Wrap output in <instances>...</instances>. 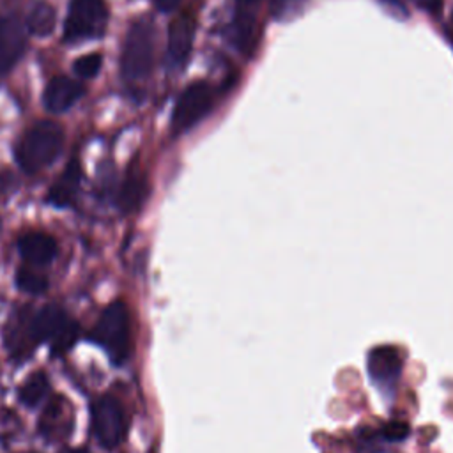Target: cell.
Here are the masks:
<instances>
[{
    "label": "cell",
    "mask_w": 453,
    "mask_h": 453,
    "mask_svg": "<svg viewBox=\"0 0 453 453\" xmlns=\"http://www.w3.org/2000/svg\"><path fill=\"white\" fill-rule=\"evenodd\" d=\"M106 18L108 11L104 0H71L64 23V39L74 42L101 35L106 27Z\"/></svg>",
    "instance_id": "5"
},
{
    "label": "cell",
    "mask_w": 453,
    "mask_h": 453,
    "mask_svg": "<svg viewBox=\"0 0 453 453\" xmlns=\"http://www.w3.org/2000/svg\"><path fill=\"white\" fill-rule=\"evenodd\" d=\"M154 62V30L147 19H136L131 23L122 53H120V73L129 83L145 80Z\"/></svg>",
    "instance_id": "3"
},
{
    "label": "cell",
    "mask_w": 453,
    "mask_h": 453,
    "mask_svg": "<svg viewBox=\"0 0 453 453\" xmlns=\"http://www.w3.org/2000/svg\"><path fill=\"white\" fill-rule=\"evenodd\" d=\"M147 179L142 172H129L120 186L117 203L122 212L129 214L140 209L147 196Z\"/></svg>",
    "instance_id": "15"
},
{
    "label": "cell",
    "mask_w": 453,
    "mask_h": 453,
    "mask_svg": "<svg viewBox=\"0 0 453 453\" xmlns=\"http://www.w3.org/2000/svg\"><path fill=\"white\" fill-rule=\"evenodd\" d=\"M255 2H258V0H239V7H250Z\"/></svg>",
    "instance_id": "25"
},
{
    "label": "cell",
    "mask_w": 453,
    "mask_h": 453,
    "mask_svg": "<svg viewBox=\"0 0 453 453\" xmlns=\"http://www.w3.org/2000/svg\"><path fill=\"white\" fill-rule=\"evenodd\" d=\"M16 285L27 294H42L48 288V278L30 267H19L16 273Z\"/></svg>",
    "instance_id": "19"
},
{
    "label": "cell",
    "mask_w": 453,
    "mask_h": 453,
    "mask_svg": "<svg viewBox=\"0 0 453 453\" xmlns=\"http://www.w3.org/2000/svg\"><path fill=\"white\" fill-rule=\"evenodd\" d=\"M67 411L69 409L65 400L62 396H55L42 411V416L39 419V432L46 439H53L62 434H67L73 428V425L65 419Z\"/></svg>",
    "instance_id": "14"
},
{
    "label": "cell",
    "mask_w": 453,
    "mask_h": 453,
    "mask_svg": "<svg viewBox=\"0 0 453 453\" xmlns=\"http://www.w3.org/2000/svg\"><path fill=\"white\" fill-rule=\"evenodd\" d=\"M412 2L428 12H439L442 7V0H412Z\"/></svg>",
    "instance_id": "22"
},
{
    "label": "cell",
    "mask_w": 453,
    "mask_h": 453,
    "mask_svg": "<svg viewBox=\"0 0 453 453\" xmlns=\"http://www.w3.org/2000/svg\"><path fill=\"white\" fill-rule=\"evenodd\" d=\"M402 359L398 350L393 347H377L370 352L368 368L370 375L377 380H389L400 372Z\"/></svg>",
    "instance_id": "16"
},
{
    "label": "cell",
    "mask_w": 453,
    "mask_h": 453,
    "mask_svg": "<svg viewBox=\"0 0 453 453\" xmlns=\"http://www.w3.org/2000/svg\"><path fill=\"white\" fill-rule=\"evenodd\" d=\"M81 180V168L78 159H71L60 177L53 182L48 191V202L55 207H67L76 198Z\"/></svg>",
    "instance_id": "13"
},
{
    "label": "cell",
    "mask_w": 453,
    "mask_h": 453,
    "mask_svg": "<svg viewBox=\"0 0 453 453\" xmlns=\"http://www.w3.org/2000/svg\"><path fill=\"white\" fill-rule=\"evenodd\" d=\"M407 434H409V426H407V423H403V421H391V423L384 428V435H386V439H389V441H400V439H403Z\"/></svg>",
    "instance_id": "21"
},
{
    "label": "cell",
    "mask_w": 453,
    "mask_h": 453,
    "mask_svg": "<svg viewBox=\"0 0 453 453\" xmlns=\"http://www.w3.org/2000/svg\"><path fill=\"white\" fill-rule=\"evenodd\" d=\"M18 250L25 262L32 265H46L57 255V241L44 232H30L19 237Z\"/></svg>",
    "instance_id": "12"
},
{
    "label": "cell",
    "mask_w": 453,
    "mask_h": 453,
    "mask_svg": "<svg viewBox=\"0 0 453 453\" xmlns=\"http://www.w3.org/2000/svg\"><path fill=\"white\" fill-rule=\"evenodd\" d=\"M83 96V87L67 76H55L44 90V104L50 111H65Z\"/></svg>",
    "instance_id": "10"
},
{
    "label": "cell",
    "mask_w": 453,
    "mask_h": 453,
    "mask_svg": "<svg viewBox=\"0 0 453 453\" xmlns=\"http://www.w3.org/2000/svg\"><path fill=\"white\" fill-rule=\"evenodd\" d=\"M55 27V11L46 2H37L27 18V28L34 35H48Z\"/></svg>",
    "instance_id": "18"
},
{
    "label": "cell",
    "mask_w": 453,
    "mask_h": 453,
    "mask_svg": "<svg viewBox=\"0 0 453 453\" xmlns=\"http://www.w3.org/2000/svg\"><path fill=\"white\" fill-rule=\"evenodd\" d=\"M4 338L12 357L30 356L32 349L37 345L32 334V317L27 311L16 313L7 324Z\"/></svg>",
    "instance_id": "9"
},
{
    "label": "cell",
    "mask_w": 453,
    "mask_h": 453,
    "mask_svg": "<svg viewBox=\"0 0 453 453\" xmlns=\"http://www.w3.org/2000/svg\"><path fill=\"white\" fill-rule=\"evenodd\" d=\"M195 25L189 16L175 18L168 27V57L173 65H182L193 46Z\"/></svg>",
    "instance_id": "11"
},
{
    "label": "cell",
    "mask_w": 453,
    "mask_h": 453,
    "mask_svg": "<svg viewBox=\"0 0 453 453\" xmlns=\"http://www.w3.org/2000/svg\"><path fill=\"white\" fill-rule=\"evenodd\" d=\"M90 340L101 345L110 356L111 363L122 365L131 352V327L129 311L122 301H115L104 308L97 319Z\"/></svg>",
    "instance_id": "2"
},
{
    "label": "cell",
    "mask_w": 453,
    "mask_h": 453,
    "mask_svg": "<svg viewBox=\"0 0 453 453\" xmlns=\"http://www.w3.org/2000/svg\"><path fill=\"white\" fill-rule=\"evenodd\" d=\"M152 2H154V5H156L159 11L168 12V11H173V9L179 5L180 0H152Z\"/></svg>",
    "instance_id": "23"
},
{
    "label": "cell",
    "mask_w": 453,
    "mask_h": 453,
    "mask_svg": "<svg viewBox=\"0 0 453 453\" xmlns=\"http://www.w3.org/2000/svg\"><path fill=\"white\" fill-rule=\"evenodd\" d=\"M27 35L14 18L0 19V73H7L23 55Z\"/></svg>",
    "instance_id": "8"
},
{
    "label": "cell",
    "mask_w": 453,
    "mask_h": 453,
    "mask_svg": "<svg viewBox=\"0 0 453 453\" xmlns=\"http://www.w3.org/2000/svg\"><path fill=\"white\" fill-rule=\"evenodd\" d=\"M101 62H103V57L99 53L81 55L80 58L74 60V73L80 78H92V76H96L99 73Z\"/></svg>",
    "instance_id": "20"
},
{
    "label": "cell",
    "mask_w": 453,
    "mask_h": 453,
    "mask_svg": "<svg viewBox=\"0 0 453 453\" xmlns=\"http://www.w3.org/2000/svg\"><path fill=\"white\" fill-rule=\"evenodd\" d=\"M48 388H50L48 375H46L42 370H37V372L30 373V375L25 379V382L19 386L18 396H19V400H21L25 405L35 407V405L41 403L42 398L46 396Z\"/></svg>",
    "instance_id": "17"
},
{
    "label": "cell",
    "mask_w": 453,
    "mask_h": 453,
    "mask_svg": "<svg viewBox=\"0 0 453 453\" xmlns=\"http://www.w3.org/2000/svg\"><path fill=\"white\" fill-rule=\"evenodd\" d=\"M90 423L97 442L106 449L117 448L126 437L127 425L124 407L115 396L106 395L92 403Z\"/></svg>",
    "instance_id": "6"
},
{
    "label": "cell",
    "mask_w": 453,
    "mask_h": 453,
    "mask_svg": "<svg viewBox=\"0 0 453 453\" xmlns=\"http://www.w3.org/2000/svg\"><path fill=\"white\" fill-rule=\"evenodd\" d=\"M60 453H88L85 448H65Z\"/></svg>",
    "instance_id": "24"
},
{
    "label": "cell",
    "mask_w": 453,
    "mask_h": 453,
    "mask_svg": "<svg viewBox=\"0 0 453 453\" xmlns=\"http://www.w3.org/2000/svg\"><path fill=\"white\" fill-rule=\"evenodd\" d=\"M62 143V127L53 120H41L34 124L18 142L16 159L25 172L35 173L58 156Z\"/></svg>",
    "instance_id": "1"
},
{
    "label": "cell",
    "mask_w": 453,
    "mask_h": 453,
    "mask_svg": "<svg viewBox=\"0 0 453 453\" xmlns=\"http://www.w3.org/2000/svg\"><path fill=\"white\" fill-rule=\"evenodd\" d=\"M214 90L205 81H195L188 85L179 96L172 113V131L182 133L193 127L212 106Z\"/></svg>",
    "instance_id": "7"
},
{
    "label": "cell",
    "mask_w": 453,
    "mask_h": 453,
    "mask_svg": "<svg viewBox=\"0 0 453 453\" xmlns=\"http://www.w3.org/2000/svg\"><path fill=\"white\" fill-rule=\"evenodd\" d=\"M32 334L35 343L50 342L53 356L67 352L78 338V324L67 317L64 308L48 304L32 317Z\"/></svg>",
    "instance_id": "4"
}]
</instances>
